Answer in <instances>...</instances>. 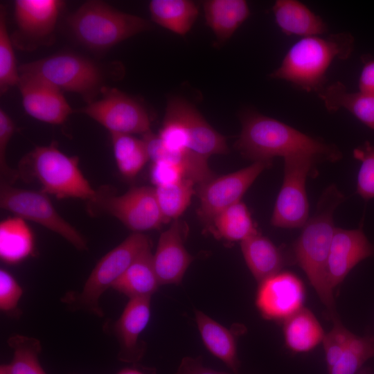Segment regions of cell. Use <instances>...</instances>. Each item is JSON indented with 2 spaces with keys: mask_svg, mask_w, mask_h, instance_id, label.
Listing matches in <instances>:
<instances>
[{
  "mask_svg": "<svg viewBox=\"0 0 374 374\" xmlns=\"http://www.w3.org/2000/svg\"><path fill=\"white\" fill-rule=\"evenodd\" d=\"M329 112L344 109L353 114L364 125L374 130V93L359 90L348 91L346 86L337 81L326 86L318 94Z\"/></svg>",
  "mask_w": 374,
  "mask_h": 374,
  "instance_id": "7402d4cb",
  "label": "cell"
},
{
  "mask_svg": "<svg viewBox=\"0 0 374 374\" xmlns=\"http://www.w3.org/2000/svg\"><path fill=\"white\" fill-rule=\"evenodd\" d=\"M353 47L354 37L347 32L302 37L292 46L269 76L318 94L326 87V72L332 62L348 59Z\"/></svg>",
  "mask_w": 374,
  "mask_h": 374,
  "instance_id": "7a4b0ae2",
  "label": "cell"
},
{
  "mask_svg": "<svg viewBox=\"0 0 374 374\" xmlns=\"http://www.w3.org/2000/svg\"><path fill=\"white\" fill-rule=\"evenodd\" d=\"M166 117L177 121L188 139V150L206 159L213 154H226V138L213 129L196 107L183 98L169 99Z\"/></svg>",
  "mask_w": 374,
  "mask_h": 374,
  "instance_id": "9a60e30c",
  "label": "cell"
},
{
  "mask_svg": "<svg viewBox=\"0 0 374 374\" xmlns=\"http://www.w3.org/2000/svg\"><path fill=\"white\" fill-rule=\"evenodd\" d=\"M15 131V125L10 116L0 109V171L3 184L11 185L19 177L18 170L11 168L6 162V150Z\"/></svg>",
  "mask_w": 374,
  "mask_h": 374,
  "instance_id": "74e56055",
  "label": "cell"
},
{
  "mask_svg": "<svg viewBox=\"0 0 374 374\" xmlns=\"http://www.w3.org/2000/svg\"><path fill=\"white\" fill-rule=\"evenodd\" d=\"M23 290L16 279L6 270H0V309L4 312L17 310Z\"/></svg>",
  "mask_w": 374,
  "mask_h": 374,
  "instance_id": "f35d334b",
  "label": "cell"
},
{
  "mask_svg": "<svg viewBox=\"0 0 374 374\" xmlns=\"http://www.w3.org/2000/svg\"><path fill=\"white\" fill-rule=\"evenodd\" d=\"M203 7L206 24L219 43L229 39L250 15L244 0H207Z\"/></svg>",
  "mask_w": 374,
  "mask_h": 374,
  "instance_id": "cb8c5ba5",
  "label": "cell"
},
{
  "mask_svg": "<svg viewBox=\"0 0 374 374\" xmlns=\"http://www.w3.org/2000/svg\"><path fill=\"white\" fill-rule=\"evenodd\" d=\"M13 350L10 366L12 374H47L39 363L40 341L34 337L15 335L8 339Z\"/></svg>",
  "mask_w": 374,
  "mask_h": 374,
  "instance_id": "d6a6232c",
  "label": "cell"
},
{
  "mask_svg": "<svg viewBox=\"0 0 374 374\" xmlns=\"http://www.w3.org/2000/svg\"><path fill=\"white\" fill-rule=\"evenodd\" d=\"M214 237L242 242L258 233L247 206L239 202L219 213L206 227Z\"/></svg>",
  "mask_w": 374,
  "mask_h": 374,
  "instance_id": "f1b7e54d",
  "label": "cell"
},
{
  "mask_svg": "<svg viewBox=\"0 0 374 374\" xmlns=\"http://www.w3.org/2000/svg\"><path fill=\"white\" fill-rule=\"evenodd\" d=\"M116 374H145L143 372L132 368H125L120 371H118Z\"/></svg>",
  "mask_w": 374,
  "mask_h": 374,
  "instance_id": "7bdbcfd3",
  "label": "cell"
},
{
  "mask_svg": "<svg viewBox=\"0 0 374 374\" xmlns=\"http://www.w3.org/2000/svg\"><path fill=\"white\" fill-rule=\"evenodd\" d=\"M195 185L192 180L184 178L173 184L154 188L165 223L177 220L186 211L196 193Z\"/></svg>",
  "mask_w": 374,
  "mask_h": 374,
  "instance_id": "1f68e13d",
  "label": "cell"
},
{
  "mask_svg": "<svg viewBox=\"0 0 374 374\" xmlns=\"http://www.w3.org/2000/svg\"><path fill=\"white\" fill-rule=\"evenodd\" d=\"M332 329L325 334L322 340L328 369L339 359L353 335L341 322L339 317L332 320Z\"/></svg>",
  "mask_w": 374,
  "mask_h": 374,
  "instance_id": "8d00e7d4",
  "label": "cell"
},
{
  "mask_svg": "<svg viewBox=\"0 0 374 374\" xmlns=\"http://www.w3.org/2000/svg\"><path fill=\"white\" fill-rule=\"evenodd\" d=\"M91 202L135 233L158 229L165 223L152 187H133L121 195L97 192Z\"/></svg>",
  "mask_w": 374,
  "mask_h": 374,
  "instance_id": "4fadbf2b",
  "label": "cell"
},
{
  "mask_svg": "<svg viewBox=\"0 0 374 374\" xmlns=\"http://www.w3.org/2000/svg\"><path fill=\"white\" fill-rule=\"evenodd\" d=\"M101 98L78 112L84 114L113 134H144L151 131L146 108L135 98L116 88L107 87Z\"/></svg>",
  "mask_w": 374,
  "mask_h": 374,
  "instance_id": "30bf717a",
  "label": "cell"
},
{
  "mask_svg": "<svg viewBox=\"0 0 374 374\" xmlns=\"http://www.w3.org/2000/svg\"><path fill=\"white\" fill-rule=\"evenodd\" d=\"M0 374H12L10 364L0 366Z\"/></svg>",
  "mask_w": 374,
  "mask_h": 374,
  "instance_id": "ee69618b",
  "label": "cell"
},
{
  "mask_svg": "<svg viewBox=\"0 0 374 374\" xmlns=\"http://www.w3.org/2000/svg\"><path fill=\"white\" fill-rule=\"evenodd\" d=\"M195 321L203 343L208 350L233 372L239 368L236 341L230 330L204 312L195 311Z\"/></svg>",
  "mask_w": 374,
  "mask_h": 374,
  "instance_id": "484cf974",
  "label": "cell"
},
{
  "mask_svg": "<svg viewBox=\"0 0 374 374\" xmlns=\"http://www.w3.org/2000/svg\"><path fill=\"white\" fill-rule=\"evenodd\" d=\"M374 257V243L371 242L362 229L336 228L327 263V283L334 289L359 262Z\"/></svg>",
  "mask_w": 374,
  "mask_h": 374,
  "instance_id": "e0dca14e",
  "label": "cell"
},
{
  "mask_svg": "<svg viewBox=\"0 0 374 374\" xmlns=\"http://www.w3.org/2000/svg\"><path fill=\"white\" fill-rule=\"evenodd\" d=\"M302 281L289 271H280L259 283L256 305L267 320L283 322L303 308Z\"/></svg>",
  "mask_w": 374,
  "mask_h": 374,
  "instance_id": "5bb4252c",
  "label": "cell"
},
{
  "mask_svg": "<svg viewBox=\"0 0 374 374\" xmlns=\"http://www.w3.org/2000/svg\"><path fill=\"white\" fill-rule=\"evenodd\" d=\"M149 10L154 22L181 36L189 32L199 14L197 4L189 0H152Z\"/></svg>",
  "mask_w": 374,
  "mask_h": 374,
  "instance_id": "83f0119b",
  "label": "cell"
},
{
  "mask_svg": "<svg viewBox=\"0 0 374 374\" xmlns=\"http://www.w3.org/2000/svg\"><path fill=\"white\" fill-rule=\"evenodd\" d=\"M276 23L287 35L303 37L321 35L327 31L323 20L296 0H278L272 7Z\"/></svg>",
  "mask_w": 374,
  "mask_h": 374,
  "instance_id": "44dd1931",
  "label": "cell"
},
{
  "mask_svg": "<svg viewBox=\"0 0 374 374\" xmlns=\"http://www.w3.org/2000/svg\"><path fill=\"white\" fill-rule=\"evenodd\" d=\"M14 44L9 35L6 21V12L1 6L0 12V91L3 94L10 87L17 86L19 81Z\"/></svg>",
  "mask_w": 374,
  "mask_h": 374,
  "instance_id": "e575fe53",
  "label": "cell"
},
{
  "mask_svg": "<svg viewBox=\"0 0 374 374\" xmlns=\"http://www.w3.org/2000/svg\"><path fill=\"white\" fill-rule=\"evenodd\" d=\"M142 140L152 162L164 160L174 163L184 170L185 178L192 180L195 185L204 184L216 176L209 168L208 159L189 150H169L158 134L152 131L144 134Z\"/></svg>",
  "mask_w": 374,
  "mask_h": 374,
  "instance_id": "ffe728a7",
  "label": "cell"
},
{
  "mask_svg": "<svg viewBox=\"0 0 374 374\" xmlns=\"http://www.w3.org/2000/svg\"><path fill=\"white\" fill-rule=\"evenodd\" d=\"M116 64H103L80 54L64 51L22 64L19 74L38 77L61 91L81 96L87 103L96 100L109 80L120 75Z\"/></svg>",
  "mask_w": 374,
  "mask_h": 374,
  "instance_id": "3957f363",
  "label": "cell"
},
{
  "mask_svg": "<svg viewBox=\"0 0 374 374\" xmlns=\"http://www.w3.org/2000/svg\"><path fill=\"white\" fill-rule=\"evenodd\" d=\"M240 247L246 264L258 283L280 271L283 256L267 237L258 232L241 242Z\"/></svg>",
  "mask_w": 374,
  "mask_h": 374,
  "instance_id": "d4e9b609",
  "label": "cell"
},
{
  "mask_svg": "<svg viewBox=\"0 0 374 374\" xmlns=\"http://www.w3.org/2000/svg\"><path fill=\"white\" fill-rule=\"evenodd\" d=\"M0 206L17 217L35 222L59 234L78 250L87 249L84 238L60 215L44 192L2 184Z\"/></svg>",
  "mask_w": 374,
  "mask_h": 374,
  "instance_id": "9c48e42d",
  "label": "cell"
},
{
  "mask_svg": "<svg viewBox=\"0 0 374 374\" xmlns=\"http://www.w3.org/2000/svg\"><path fill=\"white\" fill-rule=\"evenodd\" d=\"M112 141L120 172L125 177H134L149 160L143 140L132 134H113Z\"/></svg>",
  "mask_w": 374,
  "mask_h": 374,
  "instance_id": "4dcf8cb0",
  "label": "cell"
},
{
  "mask_svg": "<svg viewBox=\"0 0 374 374\" xmlns=\"http://www.w3.org/2000/svg\"><path fill=\"white\" fill-rule=\"evenodd\" d=\"M160 285L149 247L136 257L112 288L132 299L151 297Z\"/></svg>",
  "mask_w": 374,
  "mask_h": 374,
  "instance_id": "603a6c76",
  "label": "cell"
},
{
  "mask_svg": "<svg viewBox=\"0 0 374 374\" xmlns=\"http://www.w3.org/2000/svg\"><path fill=\"white\" fill-rule=\"evenodd\" d=\"M374 357V336L353 334L338 362L329 374H356L366 361Z\"/></svg>",
  "mask_w": 374,
  "mask_h": 374,
  "instance_id": "836d02e7",
  "label": "cell"
},
{
  "mask_svg": "<svg viewBox=\"0 0 374 374\" xmlns=\"http://www.w3.org/2000/svg\"><path fill=\"white\" fill-rule=\"evenodd\" d=\"M150 247L148 236L134 232L106 253L96 264L80 294H67L64 301L96 316H103L99 305L102 294L122 276L144 250Z\"/></svg>",
  "mask_w": 374,
  "mask_h": 374,
  "instance_id": "52a82bcc",
  "label": "cell"
},
{
  "mask_svg": "<svg viewBox=\"0 0 374 374\" xmlns=\"http://www.w3.org/2000/svg\"><path fill=\"white\" fill-rule=\"evenodd\" d=\"M240 120L242 130L234 147L253 162L271 161L275 157L297 154H312L330 161L340 157L337 148L254 110L243 112Z\"/></svg>",
  "mask_w": 374,
  "mask_h": 374,
  "instance_id": "6da1fadb",
  "label": "cell"
},
{
  "mask_svg": "<svg viewBox=\"0 0 374 374\" xmlns=\"http://www.w3.org/2000/svg\"><path fill=\"white\" fill-rule=\"evenodd\" d=\"M19 175L36 179L43 192L60 199L93 200V190L78 167V159L60 151L55 142L37 146L20 161Z\"/></svg>",
  "mask_w": 374,
  "mask_h": 374,
  "instance_id": "8992f818",
  "label": "cell"
},
{
  "mask_svg": "<svg viewBox=\"0 0 374 374\" xmlns=\"http://www.w3.org/2000/svg\"><path fill=\"white\" fill-rule=\"evenodd\" d=\"M344 199V195L335 185L326 188L319 198L314 213L303 226L294 245L296 262L321 299L330 294L327 283V263L336 229L333 215Z\"/></svg>",
  "mask_w": 374,
  "mask_h": 374,
  "instance_id": "277c9868",
  "label": "cell"
},
{
  "mask_svg": "<svg viewBox=\"0 0 374 374\" xmlns=\"http://www.w3.org/2000/svg\"><path fill=\"white\" fill-rule=\"evenodd\" d=\"M353 157L361 161L357 193L365 200L374 198V145L368 141L365 142L354 149Z\"/></svg>",
  "mask_w": 374,
  "mask_h": 374,
  "instance_id": "d590c367",
  "label": "cell"
},
{
  "mask_svg": "<svg viewBox=\"0 0 374 374\" xmlns=\"http://www.w3.org/2000/svg\"><path fill=\"white\" fill-rule=\"evenodd\" d=\"M18 83L25 112L31 117L60 125L73 112L62 91L38 77L19 74Z\"/></svg>",
  "mask_w": 374,
  "mask_h": 374,
  "instance_id": "2e32d148",
  "label": "cell"
},
{
  "mask_svg": "<svg viewBox=\"0 0 374 374\" xmlns=\"http://www.w3.org/2000/svg\"><path fill=\"white\" fill-rule=\"evenodd\" d=\"M150 301L151 297L130 299L114 325L120 347L118 356L122 362L134 363L143 355L144 348L139 337L150 320Z\"/></svg>",
  "mask_w": 374,
  "mask_h": 374,
  "instance_id": "d6986e66",
  "label": "cell"
},
{
  "mask_svg": "<svg viewBox=\"0 0 374 374\" xmlns=\"http://www.w3.org/2000/svg\"><path fill=\"white\" fill-rule=\"evenodd\" d=\"M283 330L287 347L295 353L313 350L325 335L318 319L304 307L283 321Z\"/></svg>",
  "mask_w": 374,
  "mask_h": 374,
  "instance_id": "4316f807",
  "label": "cell"
},
{
  "mask_svg": "<svg viewBox=\"0 0 374 374\" xmlns=\"http://www.w3.org/2000/svg\"><path fill=\"white\" fill-rule=\"evenodd\" d=\"M356 374H372V370L370 368H362Z\"/></svg>",
  "mask_w": 374,
  "mask_h": 374,
  "instance_id": "f6af8a7d",
  "label": "cell"
},
{
  "mask_svg": "<svg viewBox=\"0 0 374 374\" xmlns=\"http://www.w3.org/2000/svg\"><path fill=\"white\" fill-rule=\"evenodd\" d=\"M193 260L184 244L179 219L163 232L153 254V263L160 285L179 284Z\"/></svg>",
  "mask_w": 374,
  "mask_h": 374,
  "instance_id": "ac0fdd59",
  "label": "cell"
},
{
  "mask_svg": "<svg viewBox=\"0 0 374 374\" xmlns=\"http://www.w3.org/2000/svg\"><path fill=\"white\" fill-rule=\"evenodd\" d=\"M359 90L374 93V59L363 58V67L359 79Z\"/></svg>",
  "mask_w": 374,
  "mask_h": 374,
  "instance_id": "b9f144b4",
  "label": "cell"
},
{
  "mask_svg": "<svg viewBox=\"0 0 374 374\" xmlns=\"http://www.w3.org/2000/svg\"><path fill=\"white\" fill-rule=\"evenodd\" d=\"M34 240L25 220L9 217L0 223V257L9 264H16L32 254Z\"/></svg>",
  "mask_w": 374,
  "mask_h": 374,
  "instance_id": "f546056e",
  "label": "cell"
},
{
  "mask_svg": "<svg viewBox=\"0 0 374 374\" xmlns=\"http://www.w3.org/2000/svg\"><path fill=\"white\" fill-rule=\"evenodd\" d=\"M318 159L319 157L309 154L284 158L283 181L271 217L273 226L292 229L305 224L309 218L306 179Z\"/></svg>",
  "mask_w": 374,
  "mask_h": 374,
  "instance_id": "ba28073f",
  "label": "cell"
},
{
  "mask_svg": "<svg viewBox=\"0 0 374 374\" xmlns=\"http://www.w3.org/2000/svg\"><path fill=\"white\" fill-rule=\"evenodd\" d=\"M151 182L156 186H166L185 178L184 170L174 163L160 160L152 162L150 170Z\"/></svg>",
  "mask_w": 374,
  "mask_h": 374,
  "instance_id": "ab89813d",
  "label": "cell"
},
{
  "mask_svg": "<svg viewBox=\"0 0 374 374\" xmlns=\"http://www.w3.org/2000/svg\"><path fill=\"white\" fill-rule=\"evenodd\" d=\"M64 5L60 0H16V30L10 36L14 46L23 51H33L51 43Z\"/></svg>",
  "mask_w": 374,
  "mask_h": 374,
  "instance_id": "8fae6325",
  "label": "cell"
},
{
  "mask_svg": "<svg viewBox=\"0 0 374 374\" xmlns=\"http://www.w3.org/2000/svg\"><path fill=\"white\" fill-rule=\"evenodd\" d=\"M75 39L94 51H107L151 26L137 15L118 11L101 1H87L66 19Z\"/></svg>",
  "mask_w": 374,
  "mask_h": 374,
  "instance_id": "5b68a950",
  "label": "cell"
},
{
  "mask_svg": "<svg viewBox=\"0 0 374 374\" xmlns=\"http://www.w3.org/2000/svg\"><path fill=\"white\" fill-rule=\"evenodd\" d=\"M271 161H255L249 166L222 176H215L197 186L200 201L197 215L206 227L221 211L241 201V198Z\"/></svg>",
  "mask_w": 374,
  "mask_h": 374,
  "instance_id": "7c38bea8",
  "label": "cell"
},
{
  "mask_svg": "<svg viewBox=\"0 0 374 374\" xmlns=\"http://www.w3.org/2000/svg\"><path fill=\"white\" fill-rule=\"evenodd\" d=\"M175 374H229L205 366L199 357H186L182 359Z\"/></svg>",
  "mask_w": 374,
  "mask_h": 374,
  "instance_id": "60d3db41",
  "label": "cell"
}]
</instances>
